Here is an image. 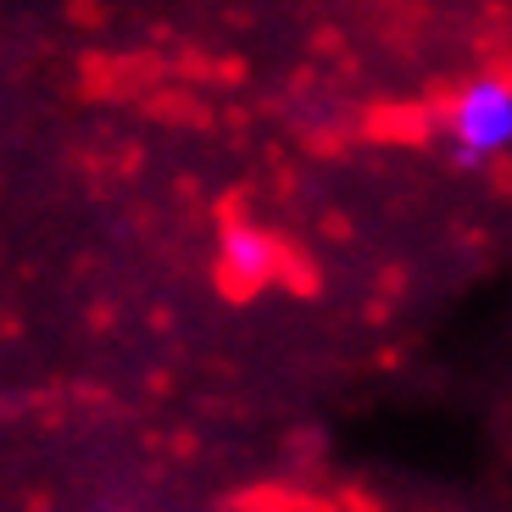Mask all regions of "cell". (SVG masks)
<instances>
[{
    "label": "cell",
    "instance_id": "cell-1",
    "mask_svg": "<svg viewBox=\"0 0 512 512\" xmlns=\"http://www.w3.org/2000/svg\"><path fill=\"white\" fill-rule=\"evenodd\" d=\"M451 140L462 156H496L512 145V84L507 78H479L451 106Z\"/></svg>",
    "mask_w": 512,
    "mask_h": 512
},
{
    "label": "cell",
    "instance_id": "cell-2",
    "mask_svg": "<svg viewBox=\"0 0 512 512\" xmlns=\"http://www.w3.org/2000/svg\"><path fill=\"white\" fill-rule=\"evenodd\" d=\"M229 245H234L229 262H234L240 273H262V268H268V245H262V240H251V234H234Z\"/></svg>",
    "mask_w": 512,
    "mask_h": 512
}]
</instances>
